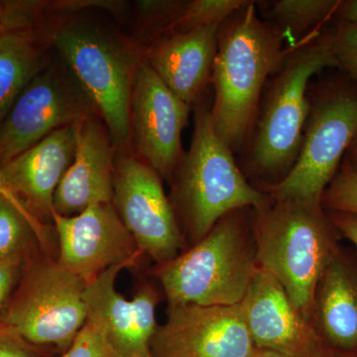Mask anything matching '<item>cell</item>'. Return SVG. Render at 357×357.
<instances>
[{
	"label": "cell",
	"mask_w": 357,
	"mask_h": 357,
	"mask_svg": "<svg viewBox=\"0 0 357 357\" xmlns=\"http://www.w3.org/2000/svg\"><path fill=\"white\" fill-rule=\"evenodd\" d=\"M50 46L34 28L0 33V124L26 86L47 64Z\"/></svg>",
	"instance_id": "obj_20"
},
{
	"label": "cell",
	"mask_w": 357,
	"mask_h": 357,
	"mask_svg": "<svg viewBox=\"0 0 357 357\" xmlns=\"http://www.w3.org/2000/svg\"><path fill=\"white\" fill-rule=\"evenodd\" d=\"M239 305L256 349L309 357L325 347L281 284L261 267Z\"/></svg>",
	"instance_id": "obj_15"
},
{
	"label": "cell",
	"mask_w": 357,
	"mask_h": 357,
	"mask_svg": "<svg viewBox=\"0 0 357 357\" xmlns=\"http://www.w3.org/2000/svg\"><path fill=\"white\" fill-rule=\"evenodd\" d=\"M330 40L335 68L357 81V25H335Z\"/></svg>",
	"instance_id": "obj_26"
},
{
	"label": "cell",
	"mask_w": 357,
	"mask_h": 357,
	"mask_svg": "<svg viewBox=\"0 0 357 357\" xmlns=\"http://www.w3.org/2000/svg\"><path fill=\"white\" fill-rule=\"evenodd\" d=\"M132 263L115 265L86 283L84 289L88 321L102 328L122 357H150V344L158 325V294L144 285L128 300L115 287L119 274Z\"/></svg>",
	"instance_id": "obj_14"
},
{
	"label": "cell",
	"mask_w": 357,
	"mask_h": 357,
	"mask_svg": "<svg viewBox=\"0 0 357 357\" xmlns=\"http://www.w3.org/2000/svg\"><path fill=\"white\" fill-rule=\"evenodd\" d=\"M6 27L4 26L0 25V33H2L3 31H6Z\"/></svg>",
	"instance_id": "obj_36"
},
{
	"label": "cell",
	"mask_w": 357,
	"mask_h": 357,
	"mask_svg": "<svg viewBox=\"0 0 357 357\" xmlns=\"http://www.w3.org/2000/svg\"><path fill=\"white\" fill-rule=\"evenodd\" d=\"M211 107L206 95L195 105L191 145L171 178L169 199L192 244L230 211L258 208L270 199L249 182L236 155L215 132Z\"/></svg>",
	"instance_id": "obj_5"
},
{
	"label": "cell",
	"mask_w": 357,
	"mask_h": 357,
	"mask_svg": "<svg viewBox=\"0 0 357 357\" xmlns=\"http://www.w3.org/2000/svg\"><path fill=\"white\" fill-rule=\"evenodd\" d=\"M86 286L58 261L40 262L26 274L1 325L34 347L66 351L88 319Z\"/></svg>",
	"instance_id": "obj_8"
},
{
	"label": "cell",
	"mask_w": 357,
	"mask_h": 357,
	"mask_svg": "<svg viewBox=\"0 0 357 357\" xmlns=\"http://www.w3.org/2000/svg\"><path fill=\"white\" fill-rule=\"evenodd\" d=\"M0 197L6 199L9 204H13L14 208H16L21 215L24 217L25 220L29 223L30 227L36 236L37 241H39L42 245H46L47 237H48V232H47L46 225L41 220H38L34 215H32L28 208H26L25 204L20 201V199L16 196L15 192L13 191L10 185L7 183L3 173H2L1 168H0Z\"/></svg>",
	"instance_id": "obj_27"
},
{
	"label": "cell",
	"mask_w": 357,
	"mask_h": 357,
	"mask_svg": "<svg viewBox=\"0 0 357 357\" xmlns=\"http://www.w3.org/2000/svg\"><path fill=\"white\" fill-rule=\"evenodd\" d=\"M340 236L351 241L357 256V217L347 213H328Z\"/></svg>",
	"instance_id": "obj_30"
},
{
	"label": "cell",
	"mask_w": 357,
	"mask_h": 357,
	"mask_svg": "<svg viewBox=\"0 0 357 357\" xmlns=\"http://www.w3.org/2000/svg\"><path fill=\"white\" fill-rule=\"evenodd\" d=\"M76 124L54 131L0 167L16 196L42 222L52 220L56 190L74 159Z\"/></svg>",
	"instance_id": "obj_18"
},
{
	"label": "cell",
	"mask_w": 357,
	"mask_h": 357,
	"mask_svg": "<svg viewBox=\"0 0 357 357\" xmlns=\"http://www.w3.org/2000/svg\"><path fill=\"white\" fill-rule=\"evenodd\" d=\"M115 210L142 255L163 264L181 253L184 237L158 173L129 149H117Z\"/></svg>",
	"instance_id": "obj_10"
},
{
	"label": "cell",
	"mask_w": 357,
	"mask_h": 357,
	"mask_svg": "<svg viewBox=\"0 0 357 357\" xmlns=\"http://www.w3.org/2000/svg\"><path fill=\"white\" fill-rule=\"evenodd\" d=\"M21 258L0 259V326L9 298L20 273Z\"/></svg>",
	"instance_id": "obj_29"
},
{
	"label": "cell",
	"mask_w": 357,
	"mask_h": 357,
	"mask_svg": "<svg viewBox=\"0 0 357 357\" xmlns=\"http://www.w3.org/2000/svg\"><path fill=\"white\" fill-rule=\"evenodd\" d=\"M150 357H153V356H150Z\"/></svg>",
	"instance_id": "obj_37"
},
{
	"label": "cell",
	"mask_w": 357,
	"mask_h": 357,
	"mask_svg": "<svg viewBox=\"0 0 357 357\" xmlns=\"http://www.w3.org/2000/svg\"><path fill=\"white\" fill-rule=\"evenodd\" d=\"M292 47L280 29L263 20L253 0L218 27L211 116L215 132L234 155L248 140L265 84Z\"/></svg>",
	"instance_id": "obj_2"
},
{
	"label": "cell",
	"mask_w": 357,
	"mask_h": 357,
	"mask_svg": "<svg viewBox=\"0 0 357 357\" xmlns=\"http://www.w3.org/2000/svg\"><path fill=\"white\" fill-rule=\"evenodd\" d=\"M0 357H44L34 345L6 326H0Z\"/></svg>",
	"instance_id": "obj_28"
},
{
	"label": "cell",
	"mask_w": 357,
	"mask_h": 357,
	"mask_svg": "<svg viewBox=\"0 0 357 357\" xmlns=\"http://www.w3.org/2000/svg\"><path fill=\"white\" fill-rule=\"evenodd\" d=\"M258 268L252 208H244L223 215L199 243L159 265L157 276L169 307L234 306Z\"/></svg>",
	"instance_id": "obj_6"
},
{
	"label": "cell",
	"mask_w": 357,
	"mask_h": 357,
	"mask_svg": "<svg viewBox=\"0 0 357 357\" xmlns=\"http://www.w3.org/2000/svg\"><path fill=\"white\" fill-rule=\"evenodd\" d=\"M309 357H357V354H342V352L328 349L325 345V347H321V349H319L318 351L314 352L312 356Z\"/></svg>",
	"instance_id": "obj_33"
},
{
	"label": "cell",
	"mask_w": 357,
	"mask_h": 357,
	"mask_svg": "<svg viewBox=\"0 0 357 357\" xmlns=\"http://www.w3.org/2000/svg\"><path fill=\"white\" fill-rule=\"evenodd\" d=\"M220 25L167 33L145 50L144 59L167 88L190 107L211 83Z\"/></svg>",
	"instance_id": "obj_17"
},
{
	"label": "cell",
	"mask_w": 357,
	"mask_h": 357,
	"mask_svg": "<svg viewBox=\"0 0 357 357\" xmlns=\"http://www.w3.org/2000/svg\"><path fill=\"white\" fill-rule=\"evenodd\" d=\"M332 21L335 25H357V0H340Z\"/></svg>",
	"instance_id": "obj_31"
},
{
	"label": "cell",
	"mask_w": 357,
	"mask_h": 357,
	"mask_svg": "<svg viewBox=\"0 0 357 357\" xmlns=\"http://www.w3.org/2000/svg\"><path fill=\"white\" fill-rule=\"evenodd\" d=\"M310 321L326 347L357 354V256L342 246L319 277Z\"/></svg>",
	"instance_id": "obj_19"
},
{
	"label": "cell",
	"mask_w": 357,
	"mask_h": 357,
	"mask_svg": "<svg viewBox=\"0 0 357 357\" xmlns=\"http://www.w3.org/2000/svg\"><path fill=\"white\" fill-rule=\"evenodd\" d=\"M6 2H0V25L2 26H4V20H6Z\"/></svg>",
	"instance_id": "obj_35"
},
{
	"label": "cell",
	"mask_w": 357,
	"mask_h": 357,
	"mask_svg": "<svg viewBox=\"0 0 357 357\" xmlns=\"http://www.w3.org/2000/svg\"><path fill=\"white\" fill-rule=\"evenodd\" d=\"M241 305L170 306L150 344L153 357H252Z\"/></svg>",
	"instance_id": "obj_12"
},
{
	"label": "cell",
	"mask_w": 357,
	"mask_h": 357,
	"mask_svg": "<svg viewBox=\"0 0 357 357\" xmlns=\"http://www.w3.org/2000/svg\"><path fill=\"white\" fill-rule=\"evenodd\" d=\"M248 0H189L183 1L170 31L188 32L204 26L220 25Z\"/></svg>",
	"instance_id": "obj_22"
},
{
	"label": "cell",
	"mask_w": 357,
	"mask_h": 357,
	"mask_svg": "<svg viewBox=\"0 0 357 357\" xmlns=\"http://www.w3.org/2000/svg\"><path fill=\"white\" fill-rule=\"evenodd\" d=\"M34 232L13 204L0 197V259L21 258Z\"/></svg>",
	"instance_id": "obj_23"
},
{
	"label": "cell",
	"mask_w": 357,
	"mask_h": 357,
	"mask_svg": "<svg viewBox=\"0 0 357 357\" xmlns=\"http://www.w3.org/2000/svg\"><path fill=\"white\" fill-rule=\"evenodd\" d=\"M252 223L259 267L281 284L310 321L319 277L340 246L332 218L321 203L270 196L252 208Z\"/></svg>",
	"instance_id": "obj_4"
},
{
	"label": "cell",
	"mask_w": 357,
	"mask_h": 357,
	"mask_svg": "<svg viewBox=\"0 0 357 357\" xmlns=\"http://www.w3.org/2000/svg\"><path fill=\"white\" fill-rule=\"evenodd\" d=\"M264 9L259 13L287 37L295 46L312 32L323 29L332 21L340 0H272L259 1Z\"/></svg>",
	"instance_id": "obj_21"
},
{
	"label": "cell",
	"mask_w": 357,
	"mask_h": 357,
	"mask_svg": "<svg viewBox=\"0 0 357 357\" xmlns=\"http://www.w3.org/2000/svg\"><path fill=\"white\" fill-rule=\"evenodd\" d=\"M191 109L167 88L143 58L131 95V147L162 178L171 181L184 154L182 133Z\"/></svg>",
	"instance_id": "obj_11"
},
{
	"label": "cell",
	"mask_w": 357,
	"mask_h": 357,
	"mask_svg": "<svg viewBox=\"0 0 357 357\" xmlns=\"http://www.w3.org/2000/svg\"><path fill=\"white\" fill-rule=\"evenodd\" d=\"M58 234L57 261L86 283L115 265H135L142 253L114 204H93L74 217L53 213Z\"/></svg>",
	"instance_id": "obj_13"
},
{
	"label": "cell",
	"mask_w": 357,
	"mask_h": 357,
	"mask_svg": "<svg viewBox=\"0 0 357 357\" xmlns=\"http://www.w3.org/2000/svg\"><path fill=\"white\" fill-rule=\"evenodd\" d=\"M95 114L93 103L64 61L47 63L0 124V167L54 131Z\"/></svg>",
	"instance_id": "obj_9"
},
{
	"label": "cell",
	"mask_w": 357,
	"mask_h": 357,
	"mask_svg": "<svg viewBox=\"0 0 357 357\" xmlns=\"http://www.w3.org/2000/svg\"><path fill=\"white\" fill-rule=\"evenodd\" d=\"M344 161L357 174V134L344 155Z\"/></svg>",
	"instance_id": "obj_32"
},
{
	"label": "cell",
	"mask_w": 357,
	"mask_h": 357,
	"mask_svg": "<svg viewBox=\"0 0 357 357\" xmlns=\"http://www.w3.org/2000/svg\"><path fill=\"white\" fill-rule=\"evenodd\" d=\"M335 68L330 30L319 29L293 46L280 69L270 77L252 128L237 161L257 189L278 184L299 158L312 77Z\"/></svg>",
	"instance_id": "obj_1"
},
{
	"label": "cell",
	"mask_w": 357,
	"mask_h": 357,
	"mask_svg": "<svg viewBox=\"0 0 357 357\" xmlns=\"http://www.w3.org/2000/svg\"><path fill=\"white\" fill-rule=\"evenodd\" d=\"M299 158L287 177L260 191L321 203L357 134V81L347 75L310 84Z\"/></svg>",
	"instance_id": "obj_7"
},
{
	"label": "cell",
	"mask_w": 357,
	"mask_h": 357,
	"mask_svg": "<svg viewBox=\"0 0 357 357\" xmlns=\"http://www.w3.org/2000/svg\"></svg>",
	"instance_id": "obj_38"
},
{
	"label": "cell",
	"mask_w": 357,
	"mask_h": 357,
	"mask_svg": "<svg viewBox=\"0 0 357 357\" xmlns=\"http://www.w3.org/2000/svg\"><path fill=\"white\" fill-rule=\"evenodd\" d=\"M61 357H122L100 326L86 319Z\"/></svg>",
	"instance_id": "obj_25"
},
{
	"label": "cell",
	"mask_w": 357,
	"mask_h": 357,
	"mask_svg": "<svg viewBox=\"0 0 357 357\" xmlns=\"http://www.w3.org/2000/svg\"><path fill=\"white\" fill-rule=\"evenodd\" d=\"M76 151L54 196V213L74 217L93 204L112 203L115 146L98 114L77 122Z\"/></svg>",
	"instance_id": "obj_16"
},
{
	"label": "cell",
	"mask_w": 357,
	"mask_h": 357,
	"mask_svg": "<svg viewBox=\"0 0 357 357\" xmlns=\"http://www.w3.org/2000/svg\"><path fill=\"white\" fill-rule=\"evenodd\" d=\"M321 206L326 213L357 217V174L347 162L342 161L332 182L321 195Z\"/></svg>",
	"instance_id": "obj_24"
},
{
	"label": "cell",
	"mask_w": 357,
	"mask_h": 357,
	"mask_svg": "<svg viewBox=\"0 0 357 357\" xmlns=\"http://www.w3.org/2000/svg\"><path fill=\"white\" fill-rule=\"evenodd\" d=\"M69 68L117 149L131 147L130 100L145 48L93 20L61 18L41 29Z\"/></svg>",
	"instance_id": "obj_3"
},
{
	"label": "cell",
	"mask_w": 357,
	"mask_h": 357,
	"mask_svg": "<svg viewBox=\"0 0 357 357\" xmlns=\"http://www.w3.org/2000/svg\"><path fill=\"white\" fill-rule=\"evenodd\" d=\"M252 357H287L278 352L265 351V349H257Z\"/></svg>",
	"instance_id": "obj_34"
}]
</instances>
